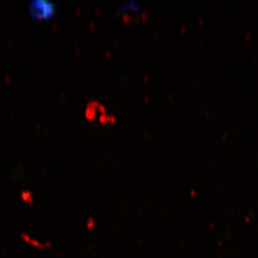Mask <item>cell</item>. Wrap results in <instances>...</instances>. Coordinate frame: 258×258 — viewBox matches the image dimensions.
Here are the masks:
<instances>
[{"mask_svg":"<svg viewBox=\"0 0 258 258\" xmlns=\"http://www.w3.org/2000/svg\"><path fill=\"white\" fill-rule=\"evenodd\" d=\"M28 11L32 19L38 21H47L55 17V5L53 2L46 0H36L30 3Z\"/></svg>","mask_w":258,"mask_h":258,"instance_id":"obj_1","label":"cell"}]
</instances>
